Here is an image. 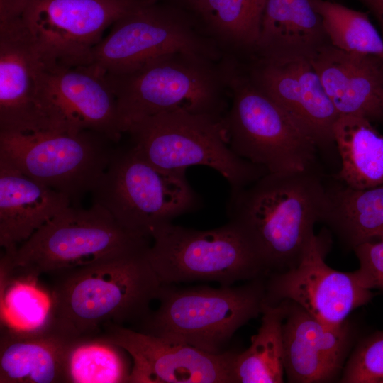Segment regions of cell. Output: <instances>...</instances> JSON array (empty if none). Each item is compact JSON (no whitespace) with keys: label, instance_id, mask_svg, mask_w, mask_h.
<instances>
[{"label":"cell","instance_id":"cb8c5ba5","mask_svg":"<svg viewBox=\"0 0 383 383\" xmlns=\"http://www.w3.org/2000/svg\"><path fill=\"white\" fill-rule=\"evenodd\" d=\"M333 133L341 160L336 179L356 189L382 185L383 135L372 122L358 116L340 115Z\"/></svg>","mask_w":383,"mask_h":383},{"label":"cell","instance_id":"f546056e","mask_svg":"<svg viewBox=\"0 0 383 383\" xmlns=\"http://www.w3.org/2000/svg\"><path fill=\"white\" fill-rule=\"evenodd\" d=\"M341 383H383V331L358 342L344 365Z\"/></svg>","mask_w":383,"mask_h":383},{"label":"cell","instance_id":"30bf717a","mask_svg":"<svg viewBox=\"0 0 383 383\" xmlns=\"http://www.w3.org/2000/svg\"><path fill=\"white\" fill-rule=\"evenodd\" d=\"M114 145L89 130L0 131V161L80 205L106 170Z\"/></svg>","mask_w":383,"mask_h":383},{"label":"cell","instance_id":"7a4b0ae2","mask_svg":"<svg viewBox=\"0 0 383 383\" xmlns=\"http://www.w3.org/2000/svg\"><path fill=\"white\" fill-rule=\"evenodd\" d=\"M147 250L56 272L50 322L74 339L99 335L107 323L137 326L161 286Z\"/></svg>","mask_w":383,"mask_h":383},{"label":"cell","instance_id":"52a82bcc","mask_svg":"<svg viewBox=\"0 0 383 383\" xmlns=\"http://www.w3.org/2000/svg\"><path fill=\"white\" fill-rule=\"evenodd\" d=\"M223 116L184 110L163 112L131 122L124 133L129 135L132 149L155 167L186 172L189 166H206L237 189L269 172L233 152Z\"/></svg>","mask_w":383,"mask_h":383},{"label":"cell","instance_id":"4dcf8cb0","mask_svg":"<svg viewBox=\"0 0 383 383\" xmlns=\"http://www.w3.org/2000/svg\"><path fill=\"white\" fill-rule=\"evenodd\" d=\"M353 250L360 263L355 272L363 285L383 291V238L364 243Z\"/></svg>","mask_w":383,"mask_h":383},{"label":"cell","instance_id":"4316f807","mask_svg":"<svg viewBox=\"0 0 383 383\" xmlns=\"http://www.w3.org/2000/svg\"><path fill=\"white\" fill-rule=\"evenodd\" d=\"M127 353L100 335L74 340L65 361V383L128 382Z\"/></svg>","mask_w":383,"mask_h":383},{"label":"cell","instance_id":"9a60e30c","mask_svg":"<svg viewBox=\"0 0 383 383\" xmlns=\"http://www.w3.org/2000/svg\"><path fill=\"white\" fill-rule=\"evenodd\" d=\"M45 63L21 19L0 12V131H58L40 96Z\"/></svg>","mask_w":383,"mask_h":383},{"label":"cell","instance_id":"6da1fadb","mask_svg":"<svg viewBox=\"0 0 383 383\" xmlns=\"http://www.w3.org/2000/svg\"><path fill=\"white\" fill-rule=\"evenodd\" d=\"M326 200V187L315 167L267 173L231 189L228 223L243 236L266 277L295 267L315 235Z\"/></svg>","mask_w":383,"mask_h":383},{"label":"cell","instance_id":"2e32d148","mask_svg":"<svg viewBox=\"0 0 383 383\" xmlns=\"http://www.w3.org/2000/svg\"><path fill=\"white\" fill-rule=\"evenodd\" d=\"M40 96L61 131H92L115 143L123 134L113 91L103 76L87 66L45 63Z\"/></svg>","mask_w":383,"mask_h":383},{"label":"cell","instance_id":"d6a6232c","mask_svg":"<svg viewBox=\"0 0 383 383\" xmlns=\"http://www.w3.org/2000/svg\"><path fill=\"white\" fill-rule=\"evenodd\" d=\"M196 14L204 0H168Z\"/></svg>","mask_w":383,"mask_h":383},{"label":"cell","instance_id":"ba28073f","mask_svg":"<svg viewBox=\"0 0 383 383\" xmlns=\"http://www.w3.org/2000/svg\"><path fill=\"white\" fill-rule=\"evenodd\" d=\"M126 229L151 238L160 226L201 206L186 172L155 167L129 145L116 147L90 193Z\"/></svg>","mask_w":383,"mask_h":383},{"label":"cell","instance_id":"836d02e7","mask_svg":"<svg viewBox=\"0 0 383 383\" xmlns=\"http://www.w3.org/2000/svg\"><path fill=\"white\" fill-rule=\"evenodd\" d=\"M380 99H381V106H382V111H383V91H382V92L381 94Z\"/></svg>","mask_w":383,"mask_h":383},{"label":"cell","instance_id":"7c38bea8","mask_svg":"<svg viewBox=\"0 0 383 383\" xmlns=\"http://www.w3.org/2000/svg\"><path fill=\"white\" fill-rule=\"evenodd\" d=\"M147 2L150 1L0 0V12L13 13L21 19L46 63L87 66L105 30Z\"/></svg>","mask_w":383,"mask_h":383},{"label":"cell","instance_id":"d6986e66","mask_svg":"<svg viewBox=\"0 0 383 383\" xmlns=\"http://www.w3.org/2000/svg\"><path fill=\"white\" fill-rule=\"evenodd\" d=\"M339 115L383 121V58L328 44L309 60Z\"/></svg>","mask_w":383,"mask_h":383},{"label":"cell","instance_id":"603a6c76","mask_svg":"<svg viewBox=\"0 0 383 383\" xmlns=\"http://www.w3.org/2000/svg\"><path fill=\"white\" fill-rule=\"evenodd\" d=\"M321 221L353 250L364 243L383 238V184L356 189L339 182L326 187Z\"/></svg>","mask_w":383,"mask_h":383},{"label":"cell","instance_id":"1f68e13d","mask_svg":"<svg viewBox=\"0 0 383 383\" xmlns=\"http://www.w3.org/2000/svg\"><path fill=\"white\" fill-rule=\"evenodd\" d=\"M365 6L375 18L379 28L380 35L383 40V0H357Z\"/></svg>","mask_w":383,"mask_h":383},{"label":"cell","instance_id":"e0dca14e","mask_svg":"<svg viewBox=\"0 0 383 383\" xmlns=\"http://www.w3.org/2000/svg\"><path fill=\"white\" fill-rule=\"evenodd\" d=\"M242 64L254 84L287 112L318 149L335 146L333 129L340 115L309 60L256 56Z\"/></svg>","mask_w":383,"mask_h":383},{"label":"cell","instance_id":"ffe728a7","mask_svg":"<svg viewBox=\"0 0 383 383\" xmlns=\"http://www.w3.org/2000/svg\"><path fill=\"white\" fill-rule=\"evenodd\" d=\"M72 204L63 194L0 161V245L11 255L37 230Z\"/></svg>","mask_w":383,"mask_h":383},{"label":"cell","instance_id":"5bb4252c","mask_svg":"<svg viewBox=\"0 0 383 383\" xmlns=\"http://www.w3.org/2000/svg\"><path fill=\"white\" fill-rule=\"evenodd\" d=\"M100 336L132 360L128 383H234L235 352L211 353L113 323Z\"/></svg>","mask_w":383,"mask_h":383},{"label":"cell","instance_id":"277c9868","mask_svg":"<svg viewBox=\"0 0 383 383\" xmlns=\"http://www.w3.org/2000/svg\"><path fill=\"white\" fill-rule=\"evenodd\" d=\"M158 308L133 329L218 354L235 333L262 313L265 277L245 284L179 288L161 284Z\"/></svg>","mask_w":383,"mask_h":383},{"label":"cell","instance_id":"44dd1931","mask_svg":"<svg viewBox=\"0 0 383 383\" xmlns=\"http://www.w3.org/2000/svg\"><path fill=\"white\" fill-rule=\"evenodd\" d=\"M1 328V383H65L66 356L75 339L50 321L30 331Z\"/></svg>","mask_w":383,"mask_h":383},{"label":"cell","instance_id":"4fadbf2b","mask_svg":"<svg viewBox=\"0 0 383 383\" xmlns=\"http://www.w3.org/2000/svg\"><path fill=\"white\" fill-rule=\"evenodd\" d=\"M329 245L323 234L314 235L295 267L268 274L265 303L293 301L329 325L343 323L353 310L368 303L374 294L355 271H338L326 263Z\"/></svg>","mask_w":383,"mask_h":383},{"label":"cell","instance_id":"7402d4cb","mask_svg":"<svg viewBox=\"0 0 383 383\" xmlns=\"http://www.w3.org/2000/svg\"><path fill=\"white\" fill-rule=\"evenodd\" d=\"M328 44L322 18L309 0H265L260 38L252 56L309 60Z\"/></svg>","mask_w":383,"mask_h":383},{"label":"cell","instance_id":"5b68a950","mask_svg":"<svg viewBox=\"0 0 383 383\" xmlns=\"http://www.w3.org/2000/svg\"><path fill=\"white\" fill-rule=\"evenodd\" d=\"M231 105L223 116L234 153L269 173L315 167L318 148L274 100L257 88L236 59L223 61Z\"/></svg>","mask_w":383,"mask_h":383},{"label":"cell","instance_id":"8992f818","mask_svg":"<svg viewBox=\"0 0 383 383\" xmlns=\"http://www.w3.org/2000/svg\"><path fill=\"white\" fill-rule=\"evenodd\" d=\"M149 238L121 226L101 206L71 204L1 261L35 277L146 251Z\"/></svg>","mask_w":383,"mask_h":383},{"label":"cell","instance_id":"83f0119b","mask_svg":"<svg viewBox=\"0 0 383 383\" xmlns=\"http://www.w3.org/2000/svg\"><path fill=\"white\" fill-rule=\"evenodd\" d=\"M1 271V326L30 331L45 326L51 313V299L38 284V277Z\"/></svg>","mask_w":383,"mask_h":383},{"label":"cell","instance_id":"8fae6325","mask_svg":"<svg viewBox=\"0 0 383 383\" xmlns=\"http://www.w3.org/2000/svg\"><path fill=\"white\" fill-rule=\"evenodd\" d=\"M146 257L161 284L211 281L232 286L265 277L250 247L231 223L200 231L166 223L151 235Z\"/></svg>","mask_w":383,"mask_h":383},{"label":"cell","instance_id":"ac0fdd59","mask_svg":"<svg viewBox=\"0 0 383 383\" xmlns=\"http://www.w3.org/2000/svg\"><path fill=\"white\" fill-rule=\"evenodd\" d=\"M282 325L284 373L290 383H324L340 379L352 340L347 320L325 323L287 301Z\"/></svg>","mask_w":383,"mask_h":383},{"label":"cell","instance_id":"3957f363","mask_svg":"<svg viewBox=\"0 0 383 383\" xmlns=\"http://www.w3.org/2000/svg\"><path fill=\"white\" fill-rule=\"evenodd\" d=\"M208 57L174 52L128 72L103 75L117 101L123 133L136 120L184 110L223 116L228 90L223 62Z\"/></svg>","mask_w":383,"mask_h":383},{"label":"cell","instance_id":"e575fe53","mask_svg":"<svg viewBox=\"0 0 383 383\" xmlns=\"http://www.w3.org/2000/svg\"><path fill=\"white\" fill-rule=\"evenodd\" d=\"M133 1H152L155 0H133Z\"/></svg>","mask_w":383,"mask_h":383},{"label":"cell","instance_id":"9c48e42d","mask_svg":"<svg viewBox=\"0 0 383 383\" xmlns=\"http://www.w3.org/2000/svg\"><path fill=\"white\" fill-rule=\"evenodd\" d=\"M187 52L219 60V45L196 13L168 0L142 4L118 18L94 47L89 65L95 73L118 74L160 56Z\"/></svg>","mask_w":383,"mask_h":383},{"label":"cell","instance_id":"d4e9b609","mask_svg":"<svg viewBox=\"0 0 383 383\" xmlns=\"http://www.w3.org/2000/svg\"><path fill=\"white\" fill-rule=\"evenodd\" d=\"M286 301L276 305L265 304L257 333L250 347L236 353L233 365L234 383L284 382L282 325Z\"/></svg>","mask_w":383,"mask_h":383},{"label":"cell","instance_id":"484cf974","mask_svg":"<svg viewBox=\"0 0 383 383\" xmlns=\"http://www.w3.org/2000/svg\"><path fill=\"white\" fill-rule=\"evenodd\" d=\"M265 0H204L196 16L216 42L249 57L260 38Z\"/></svg>","mask_w":383,"mask_h":383},{"label":"cell","instance_id":"f1b7e54d","mask_svg":"<svg viewBox=\"0 0 383 383\" xmlns=\"http://www.w3.org/2000/svg\"><path fill=\"white\" fill-rule=\"evenodd\" d=\"M322 18L331 44L347 52L383 58V40L367 13L330 0H309Z\"/></svg>","mask_w":383,"mask_h":383}]
</instances>
